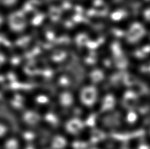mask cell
Listing matches in <instances>:
<instances>
[{
  "instance_id": "cell-1",
  "label": "cell",
  "mask_w": 150,
  "mask_h": 149,
  "mask_svg": "<svg viewBox=\"0 0 150 149\" xmlns=\"http://www.w3.org/2000/svg\"><path fill=\"white\" fill-rule=\"evenodd\" d=\"M10 134V126L8 121L0 117V142Z\"/></svg>"
},
{
  "instance_id": "cell-2",
  "label": "cell",
  "mask_w": 150,
  "mask_h": 149,
  "mask_svg": "<svg viewBox=\"0 0 150 149\" xmlns=\"http://www.w3.org/2000/svg\"><path fill=\"white\" fill-rule=\"evenodd\" d=\"M2 149H18V141L14 136L10 135L1 142Z\"/></svg>"
},
{
  "instance_id": "cell-3",
  "label": "cell",
  "mask_w": 150,
  "mask_h": 149,
  "mask_svg": "<svg viewBox=\"0 0 150 149\" xmlns=\"http://www.w3.org/2000/svg\"><path fill=\"white\" fill-rule=\"evenodd\" d=\"M5 61V58L4 55L0 53V67L4 65Z\"/></svg>"
},
{
  "instance_id": "cell-4",
  "label": "cell",
  "mask_w": 150,
  "mask_h": 149,
  "mask_svg": "<svg viewBox=\"0 0 150 149\" xmlns=\"http://www.w3.org/2000/svg\"><path fill=\"white\" fill-rule=\"evenodd\" d=\"M2 3L7 5H10L14 3L15 0H1Z\"/></svg>"
},
{
  "instance_id": "cell-5",
  "label": "cell",
  "mask_w": 150,
  "mask_h": 149,
  "mask_svg": "<svg viewBox=\"0 0 150 149\" xmlns=\"http://www.w3.org/2000/svg\"><path fill=\"white\" fill-rule=\"evenodd\" d=\"M0 149H2V147H1V142H0Z\"/></svg>"
}]
</instances>
